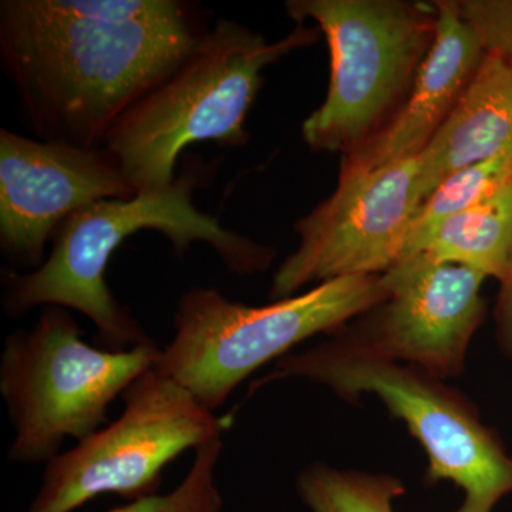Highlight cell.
Masks as SVG:
<instances>
[{
	"label": "cell",
	"instance_id": "cell-1",
	"mask_svg": "<svg viewBox=\"0 0 512 512\" xmlns=\"http://www.w3.org/2000/svg\"><path fill=\"white\" fill-rule=\"evenodd\" d=\"M208 28L181 0H2L0 66L33 137L103 147Z\"/></svg>",
	"mask_w": 512,
	"mask_h": 512
},
{
	"label": "cell",
	"instance_id": "cell-2",
	"mask_svg": "<svg viewBox=\"0 0 512 512\" xmlns=\"http://www.w3.org/2000/svg\"><path fill=\"white\" fill-rule=\"evenodd\" d=\"M174 183L133 197L96 202L74 214L57 231L52 251L35 271H2V303L10 318H22L40 306L56 305L82 313L97 330L96 346L130 350L157 345L106 282L111 256L138 232L157 231L183 258L195 242H204L238 275L265 271L274 249L225 228L218 218L198 210L194 192L211 177V165L185 157Z\"/></svg>",
	"mask_w": 512,
	"mask_h": 512
},
{
	"label": "cell",
	"instance_id": "cell-3",
	"mask_svg": "<svg viewBox=\"0 0 512 512\" xmlns=\"http://www.w3.org/2000/svg\"><path fill=\"white\" fill-rule=\"evenodd\" d=\"M320 35L302 23L269 43L235 20L218 19L173 72L116 121L103 147L141 192L173 184L178 158L194 144L247 146L245 124L262 73Z\"/></svg>",
	"mask_w": 512,
	"mask_h": 512
},
{
	"label": "cell",
	"instance_id": "cell-4",
	"mask_svg": "<svg viewBox=\"0 0 512 512\" xmlns=\"http://www.w3.org/2000/svg\"><path fill=\"white\" fill-rule=\"evenodd\" d=\"M332 336L279 359L249 393L275 380L303 377L346 400L376 394L426 451L424 483L451 481L464 491V503L456 512H493L512 493V457L497 431L481 423L476 407L463 394L420 367L399 365Z\"/></svg>",
	"mask_w": 512,
	"mask_h": 512
},
{
	"label": "cell",
	"instance_id": "cell-5",
	"mask_svg": "<svg viewBox=\"0 0 512 512\" xmlns=\"http://www.w3.org/2000/svg\"><path fill=\"white\" fill-rule=\"evenodd\" d=\"M296 25L313 20L326 37L325 100L302 124L306 146L350 156L399 113L437 32L433 3L409 0H289Z\"/></svg>",
	"mask_w": 512,
	"mask_h": 512
},
{
	"label": "cell",
	"instance_id": "cell-6",
	"mask_svg": "<svg viewBox=\"0 0 512 512\" xmlns=\"http://www.w3.org/2000/svg\"><path fill=\"white\" fill-rule=\"evenodd\" d=\"M386 296L383 275L333 279L261 306L194 286L178 299L174 336L156 367L217 412L259 367L320 333L335 335Z\"/></svg>",
	"mask_w": 512,
	"mask_h": 512
},
{
	"label": "cell",
	"instance_id": "cell-7",
	"mask_svg": "<svg viewBox=\"0 0 512 512\" xmlns=\"http://www.w3.org/2000/svg\"><path fill=\"white\" fill-rule=\"evenodd\" d=\"M69 309L43 306L30 329L6 336L0 356V394L12 423V463L46 464L107 424V412L138 377L153 369L163 349H101L84 342Z\"/></svg>",
	"mask_w": 512,
	"mask_h": 512
},
{
	"label": "cell",
	"instance_id": "cell-8",
	"mask_svg": "<svg viewBox=\"0 0 512 512\" xmlns=\"http://www.w3.org/2000/svg\"><path fill=\"white\" fill-rule=\"evenodd\" d=\"M121 399L119 419L46 464L28 512H73L104 494L127 503L156 495L171 461L222 439L232 424L156 366Z\"/></svg>",
	"mask_w": 512,
	"mask_h": 512
},
{
	"label": "cell",
	"instance_id": "cell-9",
	"mask_svg": "<svg viewBox=\"0 0 512 512\" xmlns=\"http://www.w3.org/2000/svg\"><path fill=\"white\" fill-rule=\"evenodd\" d=\"M421 202L416 158L340 170L336 190L296 221L298 248L276 269L269 298L281 301L333 279L386 274L403 258Z\"/></svg>",
	"mask_w": 512,
	"mask_h": 512
},
{
	"label": "cell",
	"instance_id": "cell-10",
	"mask_svg": "<svg viewBox=\"0 0 512 512\" xmlns=\"http://www.w3.org/2000/svg\"><path fill=\"white\" fill-rule=\"evenodd\" d=\"M387 296L335 335L386 359L446 379L463 373L474 333L487 315V276L427 254L407 256L383 274Z\"/></svg>",
	"mask_w": 512,
	"mask_h": 512
},
{
	"label": "cell",
	"instance_id": "cell-11",
	"mask_svg": "<svg viewBox=\"0 0 512 512\" xmlns=\"http://www.w3.org/2000/svg\"><path fill=\"white\" fill-rule=\"evenodd\" d=\"M136 194L104 147L50 143L0 130V249L18 268H39L47 244L77 212Z\"/></svg>",
	"mask_w": 512,
	"mask_h": 512
},
{
	"label": "cell",
	"instance_id": "cell-12",
	"mask_svg": "<svg viewBox=\"0 0 512 512\" xmlns=\"http://www.w3.org/2000/svg\"><path fill=\"white\" fill-rule=\"evenodd\" d=\"M434 5L436 39L406 103L365 146L342 157L340 170H373L419 157L446 123L483 63L487 53L461 16L458 0H437Z\"/></svg>",
	"mask_w": 512,
	"mask_h": 512
},
{
	"label": "cell",
	"instance_id": "cell-13",
	"mask_svg": "<svg viewBox=\"0 0 512 512\" xmlns=\"http://www.w3.org/2000/svg\"><path fill=\"white\" fill-rule=\"evenodd\" d=\"M511 146L512 69L487 53L446 123L416 158L421 198L448 175Z\"/></svg>",
	"mask_w": 512,
	"mask_h": 512
},
{
	"label": "cell",
	"instance_id": "cell-14",
	"mask_svg": "<svg viewBox=\"0 0 512 512\" xmlns=\"http://www.w3.org/2000/svg\"><path fill=\"white\" fill-rule=\"evenodd\" d=\"M512 244V184L431 231L419 254L467 266L500 281Z\"/></svg>",
	"mask_w": 512,
	"mask_h": 512
},
{
	"label": "cell",
	"instance_id": "cell-15",
	"mask_svg": "<svg viewBox=\"0 0 512 512\" xmlns=\"http://www.w3.org/2000/svg\"><path fill=\"white\" fill-rule=\"evenodd\" d=\"M512 184V146L481 163L448 175L429 197L421 202L410 228L403 258L417 255L424 241L441 221L474 207ZM400 259V261H402Z\"/></svg>",
	"mask_w": 512,
	"mask_h": 512
},
{
	"label": "cell",
	"instance_id": "cell-16",
	"mask_svg": "<svg viewBox=\"0 0 512 512\" xmlns=\"http://www.w3.org/2000/svg\"><path fill=\"white\" fill-rule=\"evenodd\" d=\"M296 488L311 512H394L393 501L406 493L399 478L336 470L323 463L306 467Z\"/></svg>",
	"mask_w": 512,
	"mask_h": 512
},
{
	"label": "cell",
	"instance_id": "cell-17",
	"mask_svg": "<svg viewBox=\"0 0 512 512\" xmlns=\"http://www.w3.org/2000/svg\"><path fill=\"white\" fill-rule=\"evenodd\" d=\"M222 451V439L197 448L190 471L171 493L130 501L106 512H222L224 500L215 478Z\"/></svg>",
	"mask_w": 512,
	"mask_h": 512
},
{
	"label": "cell",
	"instance_id": "cell-18",
	"mask_svg": "<svg viewBox=\"0 0 512 512\" xmlns=\"http://www.w3.org/2000/svg\"><path fill=\"white\" fill-rule=\"evenodd\" d=\"M461 16L474 30L485 53L512 69V0H458Z\"/></svg>",
	"mask_w": 512,
	"mask_h": 512
},
{
	"label": "cell",
	"instance_id": "cell-19",
	"mask_svg": "<svg viewBox=\"0 0 512 512\" xmlns=\"http://www.w3.org/2000/svg\"><path fill=\"white\" fill-rule=\"evenodd\" d=\"M500 293L495 305V323L500 348L512 357V244L507 264L500 278Z\"/></svg>",
	"mask_w": 512,
	"mask_h": 512
}]
</instances>
